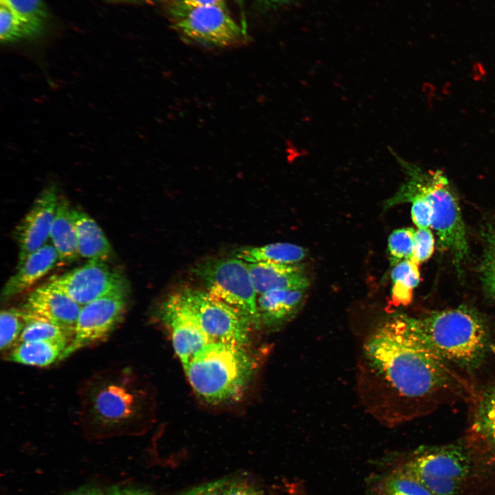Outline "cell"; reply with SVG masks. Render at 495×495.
<instances>
[{"mask_svg": "<svg viewBox=\"0 0 495 495\" xmlns=\"http://www.w3.org/2000/svg\"><path fill=\"white\" fill-rule=\"evenodd\" d=\"M355 380L365 411L388 428L424 415L446 396L471 393L455 368L419 342L402 314L382 320L364 337Z\"/></svg>", "mask_w": 495, "mask_h": 495, "instance_id": "cell-1", "label": "cell"}, {"mask_svg": "<svg viewBox=\"0 0 495 495\" xmlns=\"http://www.w3.org/2000/svg\"><path fill=\"white\" fill-rule=\"evenodd\" d=\"M78 421L85 434L101 439L133 434L140 423L146 392L127 366L104 369L78 390Z\"/></svg>", "mask_w": 495, "mask_h": 495, "instance_id": "cell-2", "label": "cell"}, {"mask_svg": "<svg viewBox=\"0 0 495 495\" xmlns=\"http://www.w3.org/2000/svg\"><path fill=\"white\" fill-rule=\"evenodd\" d=\"M406 320L419 342L454 368L472 371L489 352L488 327L472 308L460 306L419 317L406 315Z\"/></svg>", "mask_w": 495, "mask_h": 495, "instance_id": "cell-3", "label": "cell"}, {"mask_svg": "<svg viewBox=\"0 0 495 495\" xmlns=\"http://www.w3.org/2000/svg\"><path fill=\"white\" fill-rule=\"evenodd\" d=\"M390 151L408 175L393 199L402 202L419 195L428 201L433 210L431 228L438 236L439 248L451 254L460 271L469 248L459 203L448 178L439 170H424Z\"/></svg>", "mask_w": 495, "mask_h": 495, "instance_id": "cell-4", "label": "cell"}, {"mask_svg": "<svg viewBox=\"0 0 495 495\" xmlns=\"http://www.w3.org/2000/svg\"><path fill=\"white\" fill-rule=\"evenodd\" d=\"M194 391L208 403L237 398L248 385L254 363L245 346L212 342L183 365Z\"/></svg>", "mask_w": 495, "mask_h": 495, "instance_id": "cell-5", "label": "cell"}, {"mask_svg": "<svg viewBox=\"0 0 495 495\" xmlns=\"http://www.w3.org/2000/svg\"><path fill=\"white\" fill-rule=\"evenodd\" d=\"M472 466L470 451L462 444L424 446L414 450L397 468L434 495H459Z\"/></svg>", "mask_w": 495, "mask_h": 495, "instance_id": "cell-6", "label": "cell"}, {"mask_svg": "<svg viewBox=\"0 0 495 495\" xmlns=\"http://www.w3.org/2000/svg\"><path fill=\"white\" fill-rule=\"evenodd\" d=\"M192 272L211 296L236 309L252 326L261 324L249 263L236 256L210 258L195 265Z\"/></svg>", "mask_w": 495, "mask_h": 495, "instance_id": "cell-7", "label": "cell"}, {"mask_svg": "<svg viewBox=\"0 0 495 495\" xmlns=\"http://www.w3.org/2000/svg\"><path fill=\"white\" fill-rule=\"evenodd\" d=\"M176 294L194 316L210 342L247 345L252 324L236 309L206 290L188 287Z\"/></svg>", "mask_w": 495, "mask_h": 495, "instance_id": "cell-8", "label": "cell"}, {"mask_svg": "<svg viewBox=\"0 0 495 495\" xmlns=\"http://www.w3.org/2000/svg\"><path fill=\"white\" fill-rule=\"evenodd\" d=\"M176 29L188 40L211 47L241 42L245 30L232 19L226 6L209 5L175 9Z\"/></svg>", "mask_w": 495, "mask_h": 495, "instance_id": "cell-9", "label": "cell"}, {"mask_svg": "<svg viewBox=\"0 0 495 495\" xmlns=\"http://www.w3.org/2000/svg\"><path fill=\"white\" fill-rule=\"evenodd\" d=\"M126 307V288L112 292L82 306L74 338L62 359L105 340L122 320Z\"/></svg>", "mask_w": 495, "mask_h": 495, "instance_id": "cell-10", "label": "cell"}, {"mask_svg": "<svg viewBox=\"0 0 495 495\" xmlns=\"http://www.w3.org/2000/svg\"><path fill=\"white\" fill-rule=\"evenodd\" d=\"M48 283L81 306L126 288L122 276L102 261H89L82 266L52 277Z\"/></svg>", "mask_w": 495, "mask_h": 495, "instance_id": "cell-11", "label": "cell"}, {"mask_svg": "<svg viewBox=\"0 0 495 495\" xmlns=\"http://www.w3.org/2000/svg\"><path fill=\"white\" fill-rule=\"evenodd\" d=\"M160 316L170 333L173 348L182 365L210 342L176 293L162 304Z\"/></svg>", "mask_w": 495, "mask_h": 495, "instance_id": "cell-12", "label": "cell"}, {"mask_svg": "<svg viewBox=\"0 0 495 495\" xmlns=\"http://www.w3.org/2000/svg\"><path fill=\"white\" fill-rule=\"evenodd\" d=\"M58 198L54 186L45 188L16 227L14 236L19 246L18 265L47 243Z\"/></svg>", "mask_w": 495, "mask_h": 495, "instance_id": "cell-13", "label": "cell"}, {"mask_svg": "<svg viewBox=\"0 0 495 495\" xmlns=\"http://www.w3.org/2000/svg\"><path fill=\"white\" fill-rule=\"evenodd\" d=\"M81 307L67 294L47 283L29 294L23 309L63 327L74 336Z\"/></svg>", "mask_w": 495, "mask_h": 495, "instance_id": "cell-14", "label": "cell"}, {"mask_svg": "<svg viewBox=\"0 0 495 495\" xmlns=\"http://www.w3.org/2000/svg\"><path fill=\"white\" fill-rule=\"evenodd\" d=\"M255 290L258 295L276 289L305 290L309 280L298 264L249 263Z\"/></svg>", "mask_w": 495, "mask_h": 495, "instance_id": "cell-15", "label": "cell"}, {"mask_svg": "<svg viewBox=\"0 0 495 495\" xmlns=\"http://www.w3.org/2000/svg\"><path fill=\"white\" fill-rule=\"evenodd\" d=\"M59 261L56 249L52 243H47L17 265L16 272L3 287L2 297L7 299L22 293L45 276Z\"/></svg>", "mask_w": 495, "mask_h": 495, "instance_id": "cell-16", "label": "cell"}, {"mask_svg": "<svg viewBox=\"0 0 495 495\" xmlns=\"http://www.w3.org/2000/svg\"><path fill=\"white\" fill-rule=\"evenodd\" d=\"M305 290L276 289L257 297L261 324L269 328H279L295 317L301 309Z\"/></svg>", "mask_w": 495, "mask_h": 495, "instance_id": "cell-17", "label": "cell"}, {"mask_svg": "<svg viewBox=\"0 0 495 495\" xmlns=\"http://www.w3.org/2000/svg\"><path fill=\"white\" fill-rule=\"evenodd\" d=\"M73 217L79 256L89 261L106 262L111 256L112 249L100 227L80 209L73 208Z\"/></svg>", "mask_w": 495, "mask_h": 495, "instance_id": "cell-18", "label": "cell"}, {"mask_svg": "<svg viewBox=\"0 0 495 495\" xmlns=\"http://www.w3.org/2000/svg\"><path fill=\"white\" fill-rule=\"evenodd\" d=\"M471 430L474 444L495 465V385L478 399Z\"/></svg>", "mask_w": 495, "mask_h": 495, "instance_id": "cell-19", "label": "cell"}, {"mask_svg": "<svg viewBox=\"0 0 495 495\" xmlns=\"http://www.w3.org/2000/svg\"><path fill=\"white\" fill-rule=\"evenodd\" d=\"M50 238L60 261L72 262L78 256L73 208L64 197H59Z\"/></svg>", "mask_w": 495, "mask_h": 495, "instance_id": "cell-20", "label": "cell"}, {"mask_svg": "<svg viewBox=\"0 0 495 495\" xmlns=\"http://www.w3.org/2000/svg\"><path fill=\"white\" fill-rule=\"evenodd\" d=\"M69 343L58 340H30L15 345L7 355L11 362L43 367L62 359Z\"/></svg>", "mask_w": 495, "mask_h": 495, "instance_id": "cell-21", "label": "cell"}, {"mask_svg": "<svg viewBox=\"0 0 495 495\" xmlns=\"http://www.w3.org/2000/svg\"><path fill=\"white\" fill-rule=\"evenodd\" d=\"M367 495H434L421 483L396 468L369 478Z\"/></svg>", "mask_w": 495, "mask_h": 495, "instance_id": "cell-22", "label": "cell"}, {"mask_svg": "<svg viewBox=\"0 0 495 495\" xmlns=\"http://www.w3.org/2000/svg\"><path fill=\"white\" fill-rule=\"evenodd\" d=\"M234 255L248 263L296 264L305 258L306 252L299 245L288 243H276L241 248Z\"/></svg>", "mask_w": 495, "mask_h": 495, "instance_id": "cell-23", "label": "cell"}, {"mask_svg": "<svg viewBox=\"0 0 495 495\" xmlns=\"http://www.w3.org/2000/svg\"><path fill=\"white\" fill-rule=\"evenodd\" d=\"M419 264L411 259L403 260L393 266L390 273L393 283L392 299L395 305H407L412 291L419 282Z\"/></svg>", "mask_w": 495, "mask_h": 495, "instance_id": "cell-24", "label": "cell"}, {"mask_svg": "<svg viewBox=\"0 0 495 495\" xmlns=\"http://www.w3.org/2000/svg\"><path fill=\"white\" fill-rule=\"evenodd\" d=\"M26 319L25 326L16 343L30 340H58L71 343L73 335L63 327L37 317L23 309Z\"/></svg>", "mask_w": 495, "mask_h": 495, "instance_id": "cell-25", "label": "cell"}, {"mask_svg": "<svg viewBox=\"0 0 495 495\" xmlns=\"http://www.w3.org/2000/svg\"><path fill=\"white\" fill-rule=\"evenodd\" d=\"M484 242L480 278L485 294L495 300V217L482 230Z\"/></svg>", "mask_w": 495, "mask_h": 495, "instance_id": "cell-26", "label": "cell"}, {"mask_svg": "<svg viewBox=\"0 0 495 495\" xmlns=\"http://www.w3.org/2000/svg\"><path fill=\"white\" fill-rule=\"evenodd\" d=\"M28 30L30 36L38 34L46 18L41 0H0Z\"/></svg>", "mask_w": 495, "mask_h": 495, "instance_id": "cell-27", "label": "cell"}, {"mask_svg": "<svg viewBox=\"0 0 495 495\" xmlns=\"http://www.w3.org/2000/svg\"><path fill=\"white\" fill-rule=\"evenodd\" d=\"M26 324L23 309L9 308L2 310L0 316V348L2 352L16 343Z\"/></svg>", "mask_w": 495, "mask_h": 495, "instance_id": "cell-28", "label": "cell"}, {"mask_svg": "<svg viewBox=\"0 0 495 495\" xmlns=\"http://www.w3.org/2000/svg\"><path fill=\"white\" fill-rule=\"evenodd\" d=\"M415 230L404 228L394 230L388 240L390 263L395 265L403 260L411 259L414 248Z\"/></svg>", "mask_w": 495, "mask_h": 495, "instance_id": "cell-29", "label": "cell"}, {"mask_svg": "<svg viewBox=\"0 0 495 495\" xmlns=\"http://www.w3.org/2000/svg\"><path fill=\"white\" fill-rule=\"evenodd\" d=\"M30 34L22 22L6 6L0 8V38L7 43L16 41Z\"/></svg>", "mask_w": 495, "mask_h": 495, "instance_id": "cell-30", "label": "cell"}, {"mask_svg": "<svg viewBox=\"0 0 495 495\" xmlns=\"http://www.w3.org/2000/svg\"><path fill=\"white\" fill-rule=\"evenodd\" d=\"M434 249V236L429 228H419L415 232V241L411 260L419 264L428 260Z\"/></svg>", "mask_w": 495, "mask_h": 495, "instance_id": "cell-31", "label": "cell"}, {"mask_svg": "<svg viewBox=\"0 0 495 495\" xmlns=\"http://www.w3.org/2000/svg\"><path fill=\"white\" fill-rule=\"evenodd\" d=\"M405 201L412 203V219L418 228L431 227L433 210L427 199L419 195H413L408 197Z\"/></svg>", "mask_w": 495, "mask_h": 495, "instance_id": "cell-32", "label": "cell"}, {"mask_svg": "<svg viewBox=\"0 0 495 495\" xmlns=\"http://www.w3.org/2000/svg\"><path fill=\"white\" fill-rule=\"evenodd\" d=\"M224 495H264L257 485L245 478H229Z\"/></svg>", "mask_w": 495, "mask_h": 495, "instance_id": "cell-33", "label": "cell"}, {"mask_svg": "<svg viewBox=\"0 0 495 495\" xmlns=\"http://www.w3.org/2000/svg\"><path fill=\"white\" fill-rule=\"evenodd\" d=\"M229 478L212 481L182 492L180 495H224Z\"/></svg>", "mask_w": 495, "mask_h": 495, "instance_id": "cell-34", "label": "cell"}, {"mask_svg": "<svg viewBox=\"0 0 495 495\" xmlns=\"http://www.w3.org/2000/svg\"><path fill=\"white\" fill-rule=\"evenodd\" d=\"M209 5L226 6V0H178L176 9L186 10Z\"/></svg>", "mask_w": 495, "mask_h": 495, "instance_id": "cell-35", "label": "cell"}, {"mask_svg": "<svg viewBox=\"0 0 495 495\" xmlns=\"http://www.w3.org/2000/svg\"><path fill=\"white\" fill-rule=\"evenodd\" d=\"M108 495H153L149 492L135 487H119L112 488Z\"/></svg>", "mask_w": 495, "mask_h": 495, "instance_id": "cell-36", "label": "cell"}, {"mask_svg": "<svg viewBox=\"0 0 495 495\" xmlns=\"http://www.w3.org/2000/svg\"><path fill=\"white\" fill-rule=\"evenodd\" d=\"M68 495H102L101 492L92 487H82L70 492Z\"/></svg>", "mask_w": 495, "mask_h": 495, "instance_id": "cell-37", "label": "cell"}, {"mask_svg": "<svg viewBox=\"0 0 495 495\" xmlns=\"http://www.w3.org/2000/svg\"><path fill=\"white\" fill-rule=\"evenodd\" d=\"M270 4H282L288 2L290 0H264Z\"/></svg>", "mask_w": 495, "mask_h": 495, "instance_id": "cell-38", "label": "cell"}, {"mask_svg": "<svg viewBox=\"0 0 495 495\" xmlns=\"http://www.w3.org/2000/svg\"><path fill=\"white\" fill-rule=\"evenodd\" d=\"M287 495H305L302 491L299 490H290Z\"/></svg>", "mask_w": 495, "mask_h": 495, "instance_id": "cell-39", "label": "cell"}, {"mask_svg": "<svg viewBox=\"0 0 495 495\" xmlns=\"http://www.w3.org/2000/svg\"><path fill=\"white\" fill-rule=\"evenodd\" d=\"M237 1L239 3L240 6L243 8L245 0H237Z\"/></svg>", "mask_w": 495, "mask_h": 495, "instance_id": "cell-40", "label": "cell"}]
</instances>
